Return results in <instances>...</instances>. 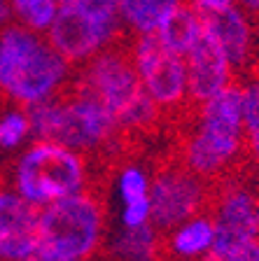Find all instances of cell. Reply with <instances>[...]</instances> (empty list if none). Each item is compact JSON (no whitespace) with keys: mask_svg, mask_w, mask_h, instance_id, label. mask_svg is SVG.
Instances as JSON below:
<instances>
[{"mask_svg":"<svg viewBox=\"0 0 259 261\" xmlns=\"http://www.w3.org/2000/svg\"><path fill=\"white\" fill-rule=\"evenodd\" d=\"M70 77L73 65L44 35L19 23L0 28V96L12 105L31 108L61 96Z\"/></svg>","mask_w":259,"mask_h":261,"instance_id":"1","label":"cell"},{"mask_svg":"<svg viewBox=\"0 0 259 261\" xmlns=\"http://www.w3.org/2000/svg\"><path fill=\"white\" fill-rule=\"evenodd\" d=\"M245 152L241 84H229L196 105L194 126L180 147V163L210 182L222 177Z\"/></svg>","mask_w":259,"mask_h":261,"instance_id":"2","label":"cell"},{"mask_svg":"<svg viewBox=\"0 0 259 261\" xmlns=\"http://www.w3.org/2000/svg\"><path fill=\"white\" fill-rule=\"evenodd\" d=\"M26 110L33 140H56L84 156L110 149L122 133L114 114L77 87Z\"/></svg>","mask_w":259,"mask_h":261,"instance_id":"3","label":"cell"},{"mask_svg":"<svg viewBox=\"0 0 259 261\" xmlns=\"http://www.w3.org/2000/svg\"><path fill=\"white\" fill-rule=\"evenodd\" d=\"M89 185V159L56 140H31L10 166V187L38 210L86 191Z\"/></svg>","mask_w":259,"mask_h":261,"instance_id":"4","label":"cell"},{"mask_svg":"<svg viewBox=\"0 0 259 261\" xmlns=\"http://www.w3.org/2000/svg\"><path fill=\"white\" fill-rule=\"evenodd\" d=\"M108 238V207L93 191L65 196L42 207L38 245L75 261H91Z\"/></svg>","mask_w":259,"mask_h":261,"instance_id":"5","label":"cell"},{"mask_svg":"<svg viewBox=\"0 0 259 261\" xmlns=\"http://www.w3.org/2000/svg\"><path fill=\"white\" fill-rule=\"evenodd\" d=\"M122 33L114 0H70L59 7L44 38L75 68L119 42Z\"/></svg>","mask_w":259,"mask_h":261,"instance_id":"6","label":"cell"},{"mask_svg":"<svg viewBox=\"0 0 259 261\" xmlns=\"http://www.w3.org/2000/svg\"><path fill=\"white\" fill-rule=\"evenodd\" d=\"M129 56L140 87L161 112H173L189 103L184 56L166 49L157 35H135Z\"/></svg>","mask_w":259,"mask_h":261,"instance_id":"7","label":"cell"},{"mask_svg":"<svg viewBox=\"0 0 259 261\" xmlns=\"http://www.w3.org/2000/svg\"><path fill=\"white\" fill-rule=\"evenodd\" d=\"M213 191L203 177L187 170L182 163H168L152 173L150 207L152 224L159 231H168L175 224L194 217L210 207Z\"/></svg>","mask_w":259,"mask_h":261,"instance_id":"8","label":"cell"},{"mask_svg":"<svg viewBox=\"0 0 259 261\" xmlns=\"http://www.w3.org/2000/svg\"><path fill=\"white\" fill-rule=\"evenodd\" d=\"M75 87L101 100L114 114V119L145 93L131 63L129 49H119L114 44L80 65Z\"/></svg>","mask_w":259,"mask_h":261,"instance_id":"9","label":"cell"},{"mask_svg":"<svg viewBox=\"0 0 259 261\" xmlns=\"http://www.w3.org/2000/svg\"><path fill=\"white\" fill-rule=\"evenodd\" d=\"M254 205H257V194L245 182L229 179L220 187L210 201V215L215 219V245L205 261H222L236 245L257 238Z\"/></svg>","mask_w":259,"mask_h":261,"instance_id":"10","label":"cell"},{"mask_svg":"<svg viewBox=\"0 0 259 261\" xmlns=\"http://www.w3.org/2000/svg\"><path fill=\"white\" fill-rule=\"evenodd\" d=\"M201 21H203V33L222 49V54L233 65V70H250L259 47L254 16L248 14L241 5H229L201 14Z\"/></svg>","mask_w":259,"mask_h":261,"instance_id":"11","label":"cell"},{"mask_svg":"<svg viewBox=\"0 0 259 261\" xmlns=\"http://www.w3.org/2000/svg\"><path fill=\"white\" fill-rule=\"evenodd\" d=\"M40 210L0 185V261H28L38 245Z\"/></svg>","mask_w":259,"mask_h":261,"instance_id":"12","label":"cell"},{"mask_svg":"<svg viewBox=\"0 0 259 261\" xmlns=\"http://www.w3.org/2000/svg\"><path fill=\"white\" fill-rule=\"evenodd\" d=\"M187 93L189 103H203L222 89L233 84L236 70L229 63V59L222 54V49L213 42L208 35H201V40L187 51Z\"/></svg>","mask_w":259,"mask_h":261,"instance_id":"13","label":"cell"},{"mask_svg":"<svg viewBox=\"0 0 259 261\" xmlns=\"http://www.w3.org/2000/svg\"><path fill=\"white\" fill-rule=\"evenodd\" d=\"M150 185H152V170L145 163L135 161V159L122 161L114 168L112 196L117 201V222L122 228L152 224Z\"/></svg>","mask_w":259,"mask_h":261,"instance_id":"14","label":"cell"},{"mask_svg":"<svg viewBox=\"0 0 259 261\" xmlns=\"http://www.w3.org/2000/svg\"><path fill=\"white\" fill-rule=\"evenodd\" d=\"M213 245H215V219L208 210L161 233L163 254H168L173 261H205Z\"/></svg>","mask_w":259,"mask_h":261,"instance_id":"15","label":"cell"},{"mask_svg":"<svg viewBox=\"0 0 259 261\" xmlns=\"http://www.w3.org/2000/svg\"><path fill=\"white\" fill-rule=\"evenodd\" d=\"M184 0H114L119 21L133 35H154Z\"/></svg>","mask_w":259,"mask_h":261,"instance_id":"16","label":"cell"},{"mask_svg":"<svg viewBox=\"0 0 259 261\" xmlns=\"http://www.w3.org/2000/svg\"><path fill=\"white\" fill-rule=\"evenodd\" d=\"M110 254L114 261H159L163 254L161 231L154 224L122 228L110 240Z\"/></svg>","mask_w":259,"mask_h":261,"instance_id":"17","label":"cell"},{"mask_svg":"<svg viewBox=\"0 0 259 261\" xmlns=\"http://www.w3.org/2000/svg\"><path fill=\"white\" fill-rule=\"evenodd\" d=\"M154 35H157V40L166 49H171V51H175V54H180V56H187V51L194 47L201 40V35H203L201 12H196L194 7H189L182 3V5L161 23V28H159Z\"/></svg>","mask_w":259,"mask_h":261,"instance_id":"18","label":"cell"},{"mask_svg":"<svg viewBox=\"0 0 259 261\" xmlns=\"http://www.w3.org/2000/svg\"><path fill=\"white\" fill-rule=\"evenodd\" d=\"M59 0H10L14 23L40 35H44L47 28L52 26V21L59 14Z\"/></svg>","mask_w":259,"mask_h":261,"instance_id":"19","label":"cell"},{"mask_svg":"<svg viewBox=\"0 0 259 261\" xmlns=\"http://www.w3.org/2000/svg\"><path fill=\"white\" fill-rule=\"evenodd\" d=\"M241 98H243L245 154L259 168V75L250 77L245 84H241Z\"/></svg>","mask_w":259,"mask_h":261,"instance_id":"20","label":"cell"},{"mask_svg":"<svg viewBox=\"0 0 259 261\" xmlns=\"http://www.w3.org/2000/svg\"><path fill=\"white\" fill-rule=\"evenodd\" d=\"M33 140L28 110L12 105L0 112V152L14 154Z\"/></svg>","mask_w":259,"mask_h":261,"instance_id":"21","label":"cell"},{"mask_svg":"<svg viewBox=\"0 0 259 261\" xmlns=\"http://www.w3.org/2000/svg\"><path fill=\"white\" fill-rule=\"evenodd\" d=\"M222 261H259V238H250L236 245Z\"/></svg>","mask_w":259,"mask_h":261,"instance_id":"22","label":"cell"},{"mask_svg":"<svg viewBox=\"0 0 259 261\" xmlns=\"http://www.w3.org/2000/svg\"><path fill=\"white\" fill-rule=\"evenodd\" d=\"M184 5L194 7L196 12L205 14V12H215V10H222V7H229V5H238V0H184Z\"/></svg>","mask_w":259,"mask_h":261,"instance_id":"23","label":"cell"},{"mask_svg":"<svg viewBox=\"0 0 259 261\" xmlns=\"http://www.w3.org/2000/svg\"><path fill=\"white\" fill-rule=\"evenodd\" d=\"M28 261H75V259L63 256V254H59V252H52V250H47V247H42V245H35V250H33Z\"/></svg>","mask_w":259,"mask_h":261,"instance_id":"24","label":"cell"},{"mask_svg":"<svg viewBox=\"0 0 259 261\" xmlns=\"http://www.w3.org/2000/svg\"><path fill=\"white\" fill-rule=\"evenodd\" d=\"M12 23V10H10V0H0V28Z\"/></svg>","mask_w":259,"mask_h":261,"instance_id":"25","label":"cell"},{"mask_svg":"<svg viewBox=\"0 0 259 261\" xmlns=\"http://www.w3.org/2000/svg\"><path fill=\"white\" fill-rule=\"evenodd\" d=\"M238 5L243 7L248 14L252 16H259V0H238Z\"/></svg>","mask_w":259,"mask_h":261,"instance_id":"26","label":"cell"},{"mask_svg":"<svg viewBox=\"0 0 259 261\" xmlns=\"http://www.w3.org/2000/svg\"><path fill=\"white\" fill-rule=\"evenodd\" d=\"M254 233L259 238V196H257V205H254Z\"/></svg>","mask_w":259,"mask_h":261,"instance_id":"27","label":"cell"}]
</instances>
